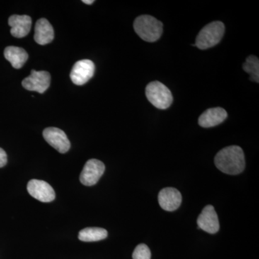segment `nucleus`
<instances>
[{
	"label": "nucleus",
	"instance_id": "nucleus-1",
	"mask_svg": "<svg viewBox=\"0 0 259 259\" xmlns=\"http://www.w3.org/2000/svg\"><path fill=\"white\" fill-rule=\"evenodd\" d=\"M214 163L220 171L230 175H237L244 170L245 156L240 146H231L223 148L214 157Z\"/></svg>",
	"mask_w": 259,
	"mask_h": 259
},
{
	"label": "nucleus",
	"instance_id": "nucleus-2",
	"mask_svg": "<svg viewBox=\"0 0 259 259\" xmlns=\"http://www.w3.org/2000/svg\"><path fill=\"white\" fill-rule=\"evenodd\" d=\"M135 31L146 42L156 41L163 33V23L151 15L138 17L134 23Z\"/></svg>",
	"mask_w": 259,
	"mask_h": 259
},
{
	"label": "nucleus",
	"instance_id": "nucleus-3",
	"mask_svg": "<svg viewBox=\"0 0 259 259\" xmlns=\"http://www.w3.org/2000/svg\"><path fill=\"white\" fill-rule=\"evenodd\" d=\"M224 32L225 25L222 22H212L200 30L196 37L194 45L201 50L214 47L222 40Z\"/></svg>",
	"mask_w": 259,
	"mask_h": 259
},
{
	"label": "nucleus",
	"instance_id": "nucleus-4",
	"mask_svg": "<svg viewBox=\"0 0 259 259\" xmlns=\"http://www.w3.org/2000/svg\"><path fill=\"white\" fill-rule=\"evenodd\" d=\"M148 101L160 110L168 108L173 102V96L169 89L159 81L148 83L146 88Z\"/></svg>",
	"mask_w": 259,
	"mask_h": 259
},
{
	"label": "nucleus",
	"instance_id": "nucleus-5",
	"mask_svg": "<svg viewBox=\"0 0 259 259\" xmlns=\"http://www.w3.org/2000/svg\"><path fill=\"white\" fill-rule=\"evenodd\" d=\"M105 171V166L103 162L95 158L89 160L80 175V182L83 185L88 187L96 185Z\"/></svg>",
	"mask_w": 259,
	"mask_h": 259
},
{
	"label": "nucleus",
	"instance_id": "nucleus-6",
	"mask_svg": "<svg viewBox=\"0 0 259 259\" xmlns=\"http://www.w3.org/2000/svg\"><path fill=\"white\" fill-rule=\"evenodd\" d=\"M95 71V65L93 61L83 59L75 63L70 73V77L74 84L81 86L93 78Z\"/></svg>",
	"mask_w": 259,
	"mask_h": 259
},
{
	"label": "nucleus",
	"instance_id": "nucleus-7",
	"mask_svg": "<svg viewBox=\"0 0 259 259\" xmlns=\"http://www.w3.org/2000/svg\"><path fill=\"white\" fill-rule=\"evenodd\" d=\"M51 83V75L48 71L32 70L31 74L23 79L22 84L28 91L42 94L49 89Z\"/></svg>",
	"mask_w": 259,
	"mask_h": 259
},
{
	"label": "nucleus",
	"instance_id": "nucleus-8",
	"mask_svg": "<svg viewBox=\"0 0 259 259\" xmlns=\"http://www.w3.org/2000/svg\"><path fill=\"white\" fill-rule=\"evenodd\" d=\"M42 136L48 144H50L59 153H65L69 151L71 144L67 136L62 130L57 127H48L44 130Z\"/></svg>",
	"mask_w": 259,
	"mask_h": 259
},
{
	"label": "nucleus",
	"instance_id": "nucleus-9",
	"mask_svg": "<svg viewBox=\"0 0 259 259\" xmlns=\"http://www.w3.org/2000/svg\"><path fill=\"white\" fill-rule=\"evenodd\" d=\"M28 193L34 198L42 202H51L56 198L55 191L47 182L32 180L27 186Z\"/></svg>",
	"mask_w": 259,
	"mask_h": 259
},
{
	"label": "nucleus",
	"instance_id": "nucleus-10",
	"mask_svg": "<svg viewBox=\"0 0 259 259\" xmlns=\"http://www.w3.org/2000/svg\"><path fill=\"white\" fill-rule=\"evenodd\" d=\"M197 225L200 229L210 234L218 233L220 229L217 212L212 205L206 206L197 218Z\"/></svg>",
	"mask_w": 259,
	"mask_h": 259
},
{
	"label": "nucleus",
	"instance_id": "nucleus-11",
	"mask_svg": "<svg viewBox=\"0 0 259 259\" xmlns=\"http://www.w3.org/2000/svg\"><path fill=\"white\" fill-rule=\"evenodd\" d=\"M158 200L162 209L172 212L178 209L182 204V194L177 189L166 187L160 191Z\"/></svg>",
	"mask_w": 259,
	"mask_h": 259
},
{
	"label": "nucleus",
	"instance_id": "nucleus-12",
	"mask_svg": "<svg viewBox=\"0 0 259 259\" xmlns=\"http://www.w3.org/2000/svg\"><path fill=\"white\" fill-rule=\"evenodd\" d=\"M8 24L12 35L18 38L26 36L31 29L32 19L28 15H14L10 17Z\"/></svg>",
	"mask_w": 259,
	"mask_h": 259
},
{
	"label": "nucleus",
	"instance_id": "nucleus-13",
	"mask_svg": "<svg viewBox=\"0 0 259 259\" xmlns=\"http://www.w3.org/2000/svg\"><path fill=\"white\" fill-rule=\"evenodd\" d=\"M228 117L226 110L222 107L209 108L199 116V125L202 127H212L220 125Z\"/></svg>",
	"mask_w": 259,
	"mask_h": 259
},
{
	"label": "nucleus",
	"instance_id": "nucleus-14",
	"mask_svg": "<svg viewBox=\"0 0 259 259\" xmlns=\"http://www.w3.org/2000/svg\"><path fill=\"white\" fill-rule=\"evenodd\" d=\"M54 38V30L52 25L45 18L39 19L35 27L34 40L39 45L50 44Z\"/></svg>",
	"mask_w": 259,
	"mask_h": 259
},
{
	"label": "nucleus",
	"instance_id": "nucleus-15",
	"mask_svg": "<svg viewBox=\"0 0 259 259\" xmlns=\"http://www.w3.org/2000/svg\"><path fill=\"white\" fill-rule=\"evenodd\" d=\"M4 55L15 69L23 67L28 59V54L23 49L16 47H8L5 49Z\"/></svg>",
	"mask_w": 259,
	"mask_h": 259
},
{
	"label": "nucleus",
	"instance_id": "nucleus-16",
	"mask_svg": "<svg viewBox=\"0 0 259 259\" xmlns=\"http://www.w3.org/2000/svg\"><path fill=\"white\" fill-rule=\"evenodd\" d=\"M107 236L108 233L104 228H86L79 232L78 238L81 241L95 242L105 239Z\"/></svg>",
	"mask_w": 259,
	"mask_h": 259
},
{
	"label": "nucleus",
	"instance_id": "nucleus-17",
	"mask_svg": "<svg viewBox=\"0 0 259 259\" xmlns=\"http://www.w3.org/2000/svg\"><path fill=\"white\" fill-rule=\"evenodd\" d=\"M243 69L250 75V79L259 82V60L256 56L250 55L243 64Z\"/></svg>",
	"mask_w": 259,
	"mask_h": 259
},
{
	"label": "nucleus",
	"instance_id": "nucleus-18",
	"mask_svg": "<svg viewBox=\"0 0 259 259\" xmlns=\"http://www.w3.org/2000/svg\"><path fill=\"white\" fill-rule=\"evenodd\" d=\"M151 250L144 243L138 245L133 253V259H151Z\"/></svg>",
	"mask_w": 259,
	"mask_h": 259
},
{
	"label": "nucleus",
	"instance_id": "nucleus-19",
	"mask_svg": "<svg viewBox=\"0 0 259 259\" xmlns=\"http://www.w3.org/2000/svg\"><path fill=\"white\" fill-rule=\"evenodd\" d=\"M8 163V156L3 148H0V168L4 167Z\"/></svg>",
	"mask_w": 259,
	"mask_h": 259
},
{
	"label": "nucleus",
	"instance_id": "nucleus-20",
	"mask_svg": "<svg viewBox=\"0 0 259 259\" xmlns=\"http://www.w3.org/2000/svg\"><path fill=\"white\" fill-rule=\"evenodd\" d=\"M82 3L86 5H92L95 3V1H93V0H83Z\"/></svg>",
	"mask_w": 259,
	"mask_h": 259
}]
</instances>
